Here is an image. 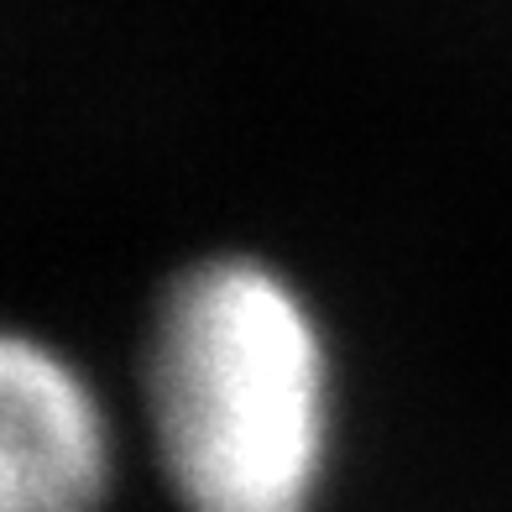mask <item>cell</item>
Instances as JSON below:
<instances>
[{"mask_svg":"<svg viewBox=\"0 0 512 512\" xmlns=\"http://www.w3.org/2000/svg\"><path fill=\"white\" fill-rule=\"evenodd\" d=\"M136 471L168 512H340L356 361L314 272L209 241L157 272L121 371Z\"/></svg>","mask_w":512,"mask_h":512,"instance_id":"cell-1","label":"cell"},{"mask_svg":"<svg viewBox=\"0 0 512 512\" xmlns=\"http://www.w3.org/2000/svg\"><path fill=\"white\" fill-rule=\"evenodd\" d=\"M136 481L121 377L58 324L0 309V512H121Z\"/></svg>","mask_w":512,"mask_h":512,"instance_id":"cell-2","label":"cell"}]
</instances>
